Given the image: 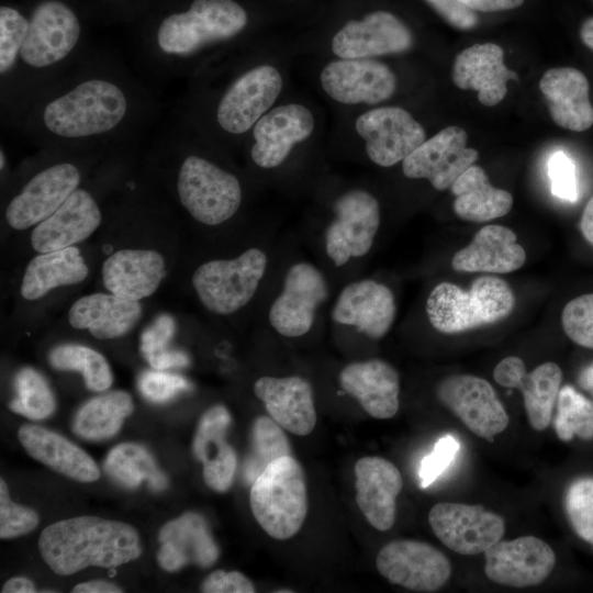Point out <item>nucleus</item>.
Masks as SVG:
<instances>
[{"label":"nucleus","instance_id":"nucleus-1","mask_svg":"<svg viewBox=\"0 0 593 593\" xmlns=\"http://www.w3.org/2000/svg\"><path fill=\"white\" fill-rule=\"evenodd\" d=\"M43 560L57 574L69 575L88 567L115 568L139 557L136 529L96 516L56 522L38 539Z\"/></svg>","mask_w":593,"mask_h":593},{"label":"nucleus","instance_id":"nucleus-2","mask_svg":"<svg viewBox=\"0 0 593 593\" xmlns=\"http://www.w3.org/2000/svg\"><path fill=\"white\" fill-rule=\"evenodd\" d=\"M515 305V296L501 278L481 276L469 291L441 282L429 293L426 313L432 326L443 334H457L496 323L507 317Z\"/></svg>","mask_w":593,"mask_h":593},{"label":"nucleus","instance_id":"nucleus-3","mask_svg":"<svg viewBox=\"0 0 593 593\" xmlns=\"http://www.w3.org/2000/svg\"><path fill=\"white\" fill-rule=\"evenodd\" d=\"M127 111V99L114 82L89 79L55 98L43 110V123L54 135L80 138L107 133Z\"/></svg>","mask_w":593,"mask_h":593},{"label":"nucleus","instance_id":"nucleus-4","mask_svg":"<svg viewBox=\"0 0 593 593\" xmlns=\"http://www.w3.org/2000/svg\"><path fill=\"white\" fill-rule=\"evenodd\" d=\"M250 508L270 537L286 540L302 527L307 514V492L302 466L292 456L271 461L253 482Z\"/></svg>","mask_w":593,"mask_h":593},{"label":"nucleus","instance_id":"nucleus-5","mask_svg":"<svg viewBox=\"0 0 593 593\" xmlns=\"http://www.w3.org/2000/svg\"><path fill=\"white\" fill-rule=\"evenodd\" d=\"M247 22L245 9L234 0H193L187 11L172 13L161 21L157 45L167 55H190L236 36Z\"/></svg>","mask_w":593,"mask_h":593},{"label":"nucleus","instance_id":"nucleus-6","mask_svg":"<svg viewBox=\"0 0 593 593\" xmlns=\"http://www.w3.org/2000/svg\"><path fill=\"white\" fill-rule=\"evenodd\" d=\"M267 264V256L261 249L249 248L233 259L202 264L192 276V286L209 311L228 315L253 299Z\"/></svg>","mask_w":593,"mask_h":593},{"label":"nucleus","instance_id":"nucleus-7","mask_svg":"<svg viewBox=\"0 0 593 593\" xmlns=\"http://www.w3.org/2000/svg\"><path fill=\"white\" fill-rule=\"evenodd\" d=\"M177 191L183 208L198 222L219 225L235 215L242 203L238 179L200 156H188L178 174Z\"/></svg>","mask_w":593,"mask_h":593},{"label":"nucleus","instance_id":"nucleus-8","mask_svg":"<svg viewBox=\"0 0 593 593\" xmlns=\"http://www.w3.org/2000/svg\"><path fill=\"white\" fill-rule=\"evenodd\" d=\"M335 219L325 231V250L336 267L371 249L380 226V205L368 191L343 193L333 206Z\"/></svg>","mask_w":593,"mask_h":593},{"label":"nucleus","instance_id":"nucleus-9","mask_svg":"<svg viewBox=\"0 0 593 593\" xmlns=\"http://www.w3.org/2000/svg\"><path fill=\"white\" fill-rule=\"evenodd\" d=\"M329 294L323 273L312 264L300 261L287 271L282 291L269 310V323L281 336L300 337L315 321L317 307Z\"/></svg>","mask_w":593,"mask_h":593},{"label":"nucleus","instance_id":"nucleus-10","mask_svg":"<svg viewBox=\"0 0 593 593\" xmlns=\"http://www.w3.org/2000/svg\"><path fill=\"white\" fill-rule=\"evenodd\" d=\"M438 401L473 434L489 441L508 425V415L492 385L472 374H452L436 387Z\"/></svg>","mask_w":593,"mask_h":593},{"label":"nucleus","instance_id":"nucleus-11","mask_svg":"<svg viewBox=\"0 0 593 593\" xmlns=\"http://www.w3.org/2000/svg\"><path fill=\"white\" fill-rule=\"evenodd\" d=\"M376 567L389 582L415 592H435L451 574V564L441 551L413 539L384 545L377 555Z\"/></svg>","mask_w":593,"mask_h":593},{"label":"nucleus","instance_id":"nucleus-12","mask_svg":"<svg viewBox=\"0 0 593 593\" xmlns=\"http://www.w3.org/2000/svg\"><path fill=\"white\" fill-rule=\"evenodd\" d=\"M428 523L436 537L450 550L460 555H478L501 540L504 519L481 505L440 502L428 514Z\"/></svg>","mask_w":593,"mask_h":593},{"label":"nucleus","instance_id":"nucleus-13","mask_svg":"<svg viewBox=\"0 0 593 593\" xmlns=\"http://www.w3.org/2000/svg\"><path fill=\"white\" fill-rule=\"evenodd\" d=\"M355 127L369 159L381 167L403 161L426 139L424 127L399 107L369 110L357 118Z\"/></svg>","mask_w":593,"mask_h":593},{"label":"nucleus","instance_id":"nucleus-14","mask_svg":"<svg viewBox=\"0 0 593 593\" xmlns=\"http://www.w3.org/2000/svg\"><path fill=\"white\" fill-rule=\"evenodd\" d=\"M80 32L77 15L66 3L45 0L32 12L20 58L33 68L52 66L71 53Z\"/></svg>","mask_w":593,"mask_h":593},{"label":"nucleus","instance_id":"nucleus-15","mask_svg":"<svg viewBox=\"0 0 593 593\" xmlns=\"http://www.w3.org/2000/svg\"><path fill=\"white\" fill-rule=\"evenodd\" d=\"M467 137L459 126L443 128L402 161L404 176L427 179L439 191L450 188L479 157L475 149L466 146Z\"/></svg>","mask_w":593,"mask_h":593},{"label":"nucleus","instance_id":"nucleus-16","mask_svg":"<svg viewBox=\"0 0 593 593\" xmlns=\"http://www.w3.org/2000/svg\"><path fill=\"white\" fill-rule=\"evenodd\" d=\"M282 89V77L270 65L257 66L238 77L222 97L219 125L230 134H243L268 112Z\"/></svg>","mask_w":593,"mask_h":593},{"label":"nucleus","instance_id":"nucleus-17","mask_svg":"<svg viewBox=\"0 0 593 593\" xmlns=\"http://www.w3.org/2000/svg\"><path fill=\"white\" fill-rule=\"evenodd\" d=\"M483 553L486 577L492 582L512 588L540 584L551 573L556 563L551 547L535 536L499 540Z\"/></svg>","mask_w":593,"mask_h":593},{"label":"nucleus","instance_id":"nucleus-18","mask_svg":"<svg viewBox=\"0 0 593 593\" xmlns=\"http://www.w3.org/2000/svg\"><path fill=\"white\" fill-rule=\"evenodd\" d=\"M79 183L80 171L70 163L55 164L37 172L8 204V224L18 231L37 225L59 209Z\"/></svg>","mask_w":593,"mask_h":593},{"label":"nucleus","instance_id":"nucleus-19","mask_svg":"<svg viewBox=\"0 0 593 593\" xmlns=\"http://www.w3.org/2000/svg\"><path fill=\"white\" fill-rule=\"evenodd\" d=\"M324 91L343 104H377L395 91L394 72L371 58H340L327 64L320 76Z\"/></svg>","mask_w":593,"mask_h":593},{"label":"nucleus","instance_id":"nucleus-20","mask_svg":"<svg viewBox=\"0 0 593 593\" xmlns=\"http://www.w3.org/2000/svg\"><path fill=\"white\" fill-rule=\"evenodd\" d=\"M413 45L410 29L394 14L376 11L347 22L333 37L332 51L340 58H369L399 54Z\"/></svg>","mask_w":593,"mask_h":593},{"label":"nucleus","instance_id":"nucleus-21","mask_svg":"<svg viewBox=\"0 0 593 593\" xmlns=\"http://www.w3.org/2000/svg\"><path fill=\"white\" fill-rule=\"evenodd\" d=\"M493 378L497 384L522 392L534 429L541 432L549 426L562 381V371L557 363L544 362L527 372L519 357L510 356L495 366Z\"/></svg>","mask_w":593,"mask_h":593},{"label":"nucleus","instance_id":"nucleus-22","mask_svg":"<svg viewBox=\"0 0 593 593\" xmlns=\"http://www.w3.org/2000/svg\"><path fill=\"white\" fill-rule=\"evenodd\" d=\"M396 313L392 291L384 284L363 279L347 284L332 310L334 322L355 327L372 339L390 331Z\"/></svg>","mask_w":593,"mask_h":593},{"label":"nucleus","instance_id":"nucleus-23","mask_svg":"<svg viewBox=\"0 0 593 593\" xmlns=\"http://www.w3.org/2000/svg\"><path fill=\"white\" fill-rule=\"evenodd\" d=\"M313 130V114L304 105L288 103L277 107L254 125L255 143L250 156L260 168L278 167L289 156L292 147L305 141Z\"/></svg>","mask_w":593,"mask_h":593},{"label":"nucleus","instance_id":"nucleus-24","mask_svg":"<svg viewBox=\"0 0 593 593\" xmlns=\"http://www.w3.org/2000/svg\"><path fill=\"white\" fill-rule=\"evenodd\" d=\"M355 478L356 502L365 518L376 529L389 530L403 486L401 472L384 458L367 456L356 462Z\"/></svg>","mask_w":593,"mask_h":593},{"label":"nucleus","instance_id":"nucleus-25","mask_svg":"<svg viewBox=\"0 0 593 593\" xmlns=\"http://www.w3.org/2000/svg\"><path fill=\"white\" fill-rule=\"evenodd\" d=\"M254 392L283 429L298 436L314 429L317 417L313 390L304 378L265 376L255 382Z\"/></svg>","mask_w":593,"mask_h":593},{"label":"nucleus","instance_id":"nucleus-26","mask_svg":"<svg viewBox=\"0 0 593 593\" xmlns=\"http://www.w3.org/2000/svg\"><path fill=\"white\" fill-rule=\"evenodd\" d=\"M101 212L93 197L83 189L71 195L31 234V245L38 253L59 250L88 238L101 223Z\"/></svg>","mask_w":593,"mask_h":593},{"label":"nucleus","instance_id":"nucleus-27","mask_svg":"<svg viewBox=\"0 0 593 593\" xmlns=\"http://www.w3.org/2000/svg\"><path fill=\"white\" fill-rule=\"evenodd\" d=\"M517 74L504 64V52L493 43L474 44L461 51L452 68L454 83L463 90H474L485 107L500 103L507 92L508 80Z\"/></svg>","mask_w":593,"mask_h":593},{"label":"nucleus","instance_id":"nucleus-28","mask_svg":"<svg viewBox=\"0 0 593 593\" xmlns=\"http://www.w3.org/2000/svg\"><path fill=\"white\" fill-rule=\"evenodd\" d=\"M158 538L157 560L166 571H177L189 563L209 568L220 555L206 521L194 512L165 524Z\"/></svg>","mask_w":593,"mask_h":593},{"label":"nucleus","instance_id":"nucleus-29","mask_svg":"<svg viewBox=\"0 0 593 593\" xmlns=\"http://www.w3.org/2000/svg\"><path fill=\"white\" fill-rule=\"evenodd\" d=\"M340 388L355 398L371 417L388 419L400 406V377L380 359L351 362L338 376Z\"/></svg>","mask_w":593,"mask_h":593},{"label":"nucleus","instance_id":"nucleus-30","mask_svg":"<svg viewBox=\"0 0 593 593\" xmlns=\"http://www.w3.org/2000/svg\"><path fill=\"white\" fill-rule=\"evenodd\" d=\"M552 121L560 127L583 132L593 125L589 81L573 67L548 69L539 81Z\"/></svg>","mask_w":593,"mask_h":593},{"label":"nucleus","instance_id":"nucleus-31","mask_svg":"<svg viewBox=\"0 0 593 593\" xmlns=\"http://www.w3.org/2000/svg\"><path fill=\"white\" fill-rule=\"evenodd\" d=\"M231 414L223 405L210 407L201 417L193 439L192 450L203 463V479L209 488L225 492L233 483L237 457L226 441Z\"/></svg>","mask_w":593,"mask_h":593},{"label":"nucleus","instance_id":"nucleus-32","mask_svg":"<svg viewBox=\"0 0 593 593\" xmlns=\"http://www.w3.org/2000/svg\"><path fill=\"white\" fill-rule=\"evenodd\" d=\"M525 261V249L511 228L486 225L454 255L451 267L459 272L508 273L523 267Z\"/></svg>","mask_w":593,"mask_h":593},{"label":"nucleus","instance_id":"nucleus-33","mask_svg":"<svg viewBox=\"0 0 593 593\" xmlns=\"http://www.w3.org/2000/svg\"><path fill=\"white\" fill-rule=\"evenodd\" d=\"M165 277V260L155 250L121 249L102 266L104 287L113 294L139 301L152 295Z\"/></svg>","mask_w":593,"mask_h":593},{"label":"nucleus","instance_id":"nucleus-34","mask_svg":"<svg viewBox=\"0 0 593 593\" xmlns=\"http://www.w3.org/2000/svg\"><path fill=\"white\" fill-rule=\"evenodd\" d=\"M141 316L138 301L110 292L78 299L69 310L68 321L72 327L88 329L98 339H112L128 333Z\"/></svg>","mask_w":593,"mask_h":593},{"label":"nucleus","instance_id":"nucleus-35","mask_svg":"<svg viewBox=\"0 0 593 593\" xmlns=\"http://www.w3.org/2000/svg\"><path fill=\"white\" fill-rule=\"evenodd\" d=\"M19 439L31 457L64 475L80 482H93L100 477L93 459L57 433L26 424L20 428Z\"/></svg>","mask_w":593,"mask_h":593},{"label":"nucleus","instance_id":"nucleus-36","mask_svg":"<svg viewBox=\"0 0 593 593\" xmlns=\"http://www.w3.org/2000/svg\"><path fill=\"white\" fill-rule=\"evenodd\" d=\"M455 195L454 211L465 221L482 223L506 215L513 205V195L493 187L485 171L470 166L450 187Z\"/></svg>","mask_w":593,"mask_h":593},{"label":"nucleus","instance_id":"nucleus-37","mask_svg":"<svg viewBox=\"0 0 593 593\" xmlns=\"http://www.w3.org/2000/svg\"><path fill=\"white\" fill-rule=\"evenodd\" d=\"M88 273V266L75 246L40 253L27 264L20 292L26 300H37L57 287L81 282Z\"/></svg>","mask_w":593,"mask_h":593},{"label":"nucleus","instance_id":"nucleus-38","mask_svg":"<svg viewBox=\"0 0 593 593\" xmlns=\"http://www.w3.org/2000/svg\"><path fill=\"white\" fill-rule=\"evenodd\" d=\"M134 410L131 395L113 391L89 400L74 419V432L85 439L100 440L114 436Z\"/></svg>","mask_w":593,"mask_h":593},{"label":"nucleus","instance_id":"nucleus-39","mask_svg":"<svg viewBox=\"0 0 593 593\" xmlns=\"http://www.w3.org/2000/svg\"><path fill=\"white\" fill-rule=\"evenodd\" d=\"M104 470L125 488H136L144 481L155 491L165 490L168 485L167 477L157 468L148 450L132 443L114 447L108 454Z\"/></svg>","mask_w":593,"mask_h":593},{"label":"nucleus","instance_id":"nucleus-40","mask_svg":"<svg viewBox=\"0 0 593 593\" xmlns=\"http://www.w3.org/2000/svg\"><path fill=\"white\" fill-rule=\"evenodd\" d=\"M282 456H292L283 428L270 416H258L251 426V452L244 463L246 482L253 484L271 461Z\"/></svg>","mask_w":593,"mask_h":593},{"label":"nucleus","instance_id":"nucleus-41","mask_svg":"<svg viewBox=\"0 0 593 593\" xmlns=\"http://www.w3.org/2000/svg\"><path fill=\"white\" fill-rule=\"evenodd\" d=\"M48 360L57 370L81 372L89 390L101 392L112 384V372L107 359L89 347L77 344L60 345L49 353Z\"/></svg>","mask_w":593,"mask_h":593},{"label":"nucleus","instance_id":"nucleus-42","mask_svg":"<svg viewBox=\"0 0 593 593\" xmlns=\"http://www.w3.org/2000/svg\"><path fill=\"white\" fill-rule=\"evenodd\" d=\"M553 426L557 436L563 441L571 440L573 436L592 439L593 403L571 385L560 388Z\"/></svg>","mask_w":593,"mask_h":593},{"label":"nucleus","instance_id":"nucleus-43","mask_svg":"<svg viewBox=\"0 0 593 593\" xmlns=\"http://www.w3.org/2000/svg\"><path fill=\"white\" fill-rule=\"evenodd\" d=\"M16 396L10 402V409L31 419H44L56 407L54 394L46 380L32 368L21 369L14 379Z\"/></svg>","mask_w":593,"mask_h":593},{"label":"nucleus","instance_id":"nucleus-44","mask_svg":"<svg viewBox=\"0 0 593 593\" xmlns=\"http://www.w3.org/2000/svg\"><path fill=\"white\" fill-rule=\"evenodd\" d=\"M175 333V321L168 314H161L143 332L141 351L153 369L166 370L186 367L188 356L180 350L168 348Z\"/></svg>","mask_w":593,"mask_h":593},{"label":"nucleus","instance_id":"nucleus-45","mask_svg":"<svg viewBox=\"0 0 593 593\" xmlns=\"http://www.w3.org/2000/svg\"><path fill=\"white\" fill-rule=\"evenodd\" d=\"M566 511L575 533L593 544V479L574 481L566 494Z\"/></svg>","mask_w":593,"mask_h":593},{"label":"nucleus","instance_id":"nucleus-46","mask_svg":"<svg viewBox=\"0 0 593 593\" xmlns=\"http://www.w3.org/2000/svg\"><path fill=\"white\" fill-rule=\"evenodd\" d=\"M29 32V20L16 9L0 8V72L7 74L15 64Z\"/></svg>","mask_w":593,"mask_h":593},{"label":"nucleus","instance_id":"nucleus-47","mask_svg":"<svg viewBox=\"0 0 593 593\" xmlns=\"http://www.w3.org/2000/svg\"><path fill=\"white\" fill-rule=\"evenodd\" d=\"M561 324L575 344L593 349V293L572 299L562 310Z\"/></svg>","mask_w":593,"mask_h":593},{"label":"nucleus","instance_id":"nucleus-48","mask_svg":"<svg viewBox=\"0 0 593 593\" xmlns=\"http://www.w3.org/2000/svg\"><path fill=\"white\" fill-rule=\"evenodd\" d=\"M38 524V515L9 497L5 482L0 481V537L13 538L30 533Z\"/></svg>","mask_w":593,"mask_h":593},{"label":"nucleus","instance_id":"nucleus-49","mask_svg":"<svg viewBox=\"0 0 593 593\" xmlns=\"http://www.w3.org/2000/svg\"><path fill=\"white\" fill-rule=\"evenodd\" d=\"M460 448L459 441L452 435L439 438L433 450L426 455L419 465V485L425 489L433 484L452 463Z\"/></svg>","mask_w":593,"mask_h":593},{"label":"nucleus","instance_id":"nucleus-50","mask_svg":"<svg viewBox=\"0 0 593 593\" xmlns=\"http://www.w3.org/2000/svg\"><path fill=\"white\" fill-rule=\"evenodd\" d=\"M137 385L145 399L156 403L166 402L179 392L190 389V383L184 378L156 369L144 371Z\"/></svg>","mask_w":593,"mask_h":593},{"label":"nucleus","instance_id":"nucleus-51","mask_svg":"<svg viewBox=\"0 0 593 593\" xmlns=\"http://www.w3.org/2000/svg\"><path fill=\"white\" fill-rule=\"evenodd\" d=\"M551 192L555 197L574 202L578 199L577 171L573 160L563 152H556L548 163Z\"/></svg>","mask_w":593,"mask_h":593},{"label":"nucleus","instance_id":"nucleus-52","mask_svg":"<svg viewBox=\"0 0 593 593\" xmlns=\"http://www.w3.org/2000/svg\"><path fill=\"white\" fill-rule=\"evenodd\" d=\"M205 593H253L255 585L238 571L216 570L210 573L201 584Z\"/></svg>","mask_w":593,"mask_h":593},{"label":"nucleus","instance_id":"nucleus-53","mask_svg":"<svg viewBox=\"0 0 593 593\" xmlns=\"http://www.w3.org/2000/svg\"><path fill=\"white\" fill-rule=\"evenodd\" d=\"M450 25L470 30L478 24V16L458 0H426Z\"/></svg>","mask_w":593,"mask_h":593},{"label":"nucleus","instance_id":"nucleus-54","mask_svg":"<svg viewBox=\"0 0 593 593\" xmlns=\"http://www.w3.org/2000/svg\"><path fill=\"white\" fill-rule=\"evenodd\" d=\"M469 9L480 12H496L521 7L525 0H458Z\"/></svg>","mask_w":593,"mask_h":593},{"label":"nucleus","instance_id":"nucleus-55","mask_svg":"<svg viewBox=\"0 0 593 593\" xmlns=\"http://www.w3.org/2000/svg\"><path fill=\"white\" fill-rule=\"evenodd\" d=\"M74 593H118L122 590L115 584L107 581L96 580L77 584L72 589Z\"/></svg>","mask_w":593,"mask_h":593},{"label":"nucleus","instance_id":"nucleus-56","mask_svg":"<svg viewBox=\"0 0 593 593\" xmlns=\"http://www.w3.org/2000/svg\"><path fill=\"white\" fill-rule=\"evenodd\" d=\"M2 593H31L36 592L33 582L23 577L8 580L1 590Z\"/></svg>","mask_w":593,"mask_h":593},{"label":"nucleus","instance_id":"nucleus-57","mask_svg":"<svg viewBox=\"0 0 593 593\" xmlns=\"http://www.w3.org/2000/svg\"><path fill=\"white\" fill-rule=\"evenodd\" d=\"M580 228L584 238L593 246V197L583 210Z\"/></svg>","mask_w":593,"mask_h":593},{"label":"nucleus","instance_id":"nucleus-58","mask_svg":"<svg viewBox=\"0 0 593 593\" xmlns=\"http://www.w3.org/2000/svg\"><path fill=\"white\" fill-rule=\"evenodd\" d=\"M580 37L583 44L593 51V16L588 18L580 27Z\"/></svg>","mask_w":593,"mask_h":593},{"label":"nucleus","instance_id":"nucleus-59","mask_svg":"<svg viewBox=\"0 0 593 593\" xmlns=\"http://www.w3.org/2000/svg\"><path fill=\"white\" fill-rule=\"evenodd\" d=\"M578 382L580 387L593 395V362L581 370Z\"/></svg>","mask_w":593,"mask_h":593},{"label":"nucleus","instance_id":"nucleus-60","mask_svg":"<svg viewBox=\"0 0 593 593\" xmlns=\"http://www.w3.org/2000/svg\"><path fill=\"white\" fill-rule=\"evenodd\" d=\"M0 158H1V169H2L3 165H4V154H3L2 150H1V154H0Z\"/></svg>","mask_w":593,"mask_h":593}]
</instances>
